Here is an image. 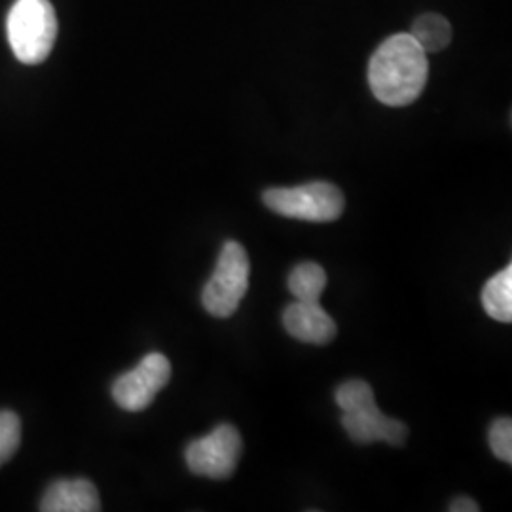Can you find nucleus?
<instances>
[{
    "label": "nucleus",
    "mask_w": 512,
    "mask_h": 512,
    "mask_svg": "<svg viewBox=\"0 0 512 512\" xmlns=\"http://www.w3.org/2000/svg\"><path fill=\"white\" fill-rule=\"evenodd\" d=\"M429 61L410 33L384 40L368 65V84L374 97L387 107H406L425 90Z\"/></svg>",
    "instance_id": "1"
},
{
    "label": "nucleus",
    "mask_w": 512,
    "mask_h": 512,
    "mask_svg": "<svg viewBox=\"0 0 512 512\" xmlns=\"http://www.w3.org/2000/svg\"><path fill=\"white\" fill-rule=\"evenodd\" d=\"M44 512H97L101 511V499L95 484L86 478L57 480L40 501Z\"/></svg>",
    "instance_id": "9"
},
{
    "label": "nucleus",
    "mask_w": 512,
    "mask_h": 512,
    "mask_svg": "<svg viewBox=\"0 0 512 512\" xmlns=\"http://www.w3.org/2000/svg\"><path fill=\"white\" fill-rule=\"evenodd\" d=\"M262 200L268 209L287 219L332 222L340 219L346 207L342 190L325 181L300 184L293 188H270Z\"/></svg>",
    "instance_id": "3"
},
{
    "label": "nucleus",
    "mask_w": 512,
    "mask_h": 512,
    "mask_svg": "<svg viewBox=\"0 0 512 512\" xmlns=\"http://www.w3.org/2000/svg\"><path fill=\"white\" fill-rule=\"evenodd\" d=\"M241 448L243 440L238 429L222 423L202 439L192 440L184 452V458L194 475L222 480L236 471Z\"/></svg>",
    "instance_id": "5"
},
{
    "label": "nucleus",
    "mask_w": 512,
    "mask_h": 512,
    "mask_svg": "<svg viewBox=\"0 0 512 512\" xmlns=\"http://www.w3.org/2000/svg\"><path fill=\"white\" fill-rule=\"evenodd\" d=\"M171 378V363L162 353H148L147 357L122 374L112 385V399L126 412H141L148 408L156 395Z\"/></svg>",
    "instance_id": "6"
},
{
    "label": "nucleus",
    "mask_w": 512,
    "mask_h": 512,
    "mask_svg": "<svg viewBox=\"0 0 512 512\" xmlns=\"http://www.w3.org/2000/svg\"><path fill=\"white\" fill-rule=\"evenodd\" d=\"M334 397H336V404L340 406L342 412H351V410H357V408H363V406H368V404L376 403L372 387H370V384L363 382V380L344 382V384L336 389Z\"/></svg>",
    "instance_id": "13"
},
{
    "label": "nucleus",
    "mask_w": 512,
    "mask_h": 512,
    "mask_svg": "<svg viewBox=\"0 0 512 512\" xmlns=\"http://www.w3.org/2000/svg\"><path fill=\"white\" fill-rule=\"evenodd\" d=\"M410 35L420 44L425 54H435L450 44L452 25L439 14H423L414 21Z\"/></svg>",
    "instance_id": "12"
},
{
    "label": "nucleus",
    "mask_w": 512,
    "mask_h": 512,
    "mask_svg": "<svg viewBox=\"0 0 512 512\" xmlns=\"http://www.w3.org/2000/svg\"><path fill=\"white\" fill-rule=\"evenodd\" d=\"M450 511L452 512H478L480 507L476 505V501L469 499V497H458L452 501L450 505Z\"/></svg>",
    "instance_id": "16"
},
{
    "label": "nucleus",
    "mask_w": 512,
    "mask_h": 512,
    "mask_svg": "<svg viewBox=\"0 0 512 512\" xmlns=\"http://www.w3.org/2000/svg\"><path fill=\"white\" fill-rule=\"evenodd\" d=\"M21 442V421L18 414L4 410L0 412V465L18 452Z\"/></svg>",
    "instance_id": "14"
},
{
    "label": "nucleus",
    "mask_w": 512,
    "mask_h": 512,
    "mask_svg": "<svg viewBox=\"0 0 512 512\" xmlns=\"http://www.w3.org/2000/svg\"><path fill=\"white\" fill-rule=\"evenodd\" d=\"M490 448L501 461H512V421L511 418H499L492 423L490 433Z\"/></svg>",
    "instance_id": "15"
},
{
    "label": "nucleus",
    "mask_w": 512,
    "mask_h": 512,
    "mask_svg": "<svg viewBox=\"0 0 512 512\" xmlns=\"http://www.w3.org/2000/svg\"><path fill=\"white\" fill-rule=\"evenodd\" d=\"M484 311L499 323L512 321V266L490 277L482 289Z\"/></svg>",
    "instance_id": "10"
},
{
    "label": "nucleus",
    "mask_w": 512,
    "mask_h": 512,
    "mask_svg": "<svg viewBox=\"0 0 512 512\" xmlns=\"http://www.w3.org/2000/svg\"><path fill=\"white\" fill-rule=\"evenodd\" d=\"M342 425L349 439L357 444L387 442L391 446H403L408 437L406 423L387 418L376 403L351 410V412H344Z\"/></svg>",
    "instance_id": "7"
},
{
    "label": "nucleus",
    "mask_w": 512,
    "mask_h": 512,
    "mask_svg": "<svg viewBox=\"0 0 512 512\" xmlns=\"http://www.w3.org/2000/svg\"><path fill=\"white\" fill-rule=\"evenodd\" d=\"M283 327L300 342L325 346L336 336V323L319 302L294 300L283 311Z\"/></svg>",
    "instance_id": "8"
},
{
    "label": "nucleus",
    "mask_w": 512,
    "mask_h": 512,
    "mask_svg": "<svg viewBox=\"0 0 512 512\" xmlns=\"http://www.w3.org/2000/svg\"><path fill=\"white\" fill-rule=\"evenodd\" d=\"M327 289V272L317 262H300L289 275V291L294 300L319 302Z\"/></svg>",
    "instance_id": "11"
},
{
    "label": "nucleus",
    "mask_w": 512,
    "mask_h": 512,
    "mask_svg": "<svg viewBox=\"0 0 512 512\" xmlns=\"http://www.w3.org/2000/svg\"><path fill=\"white\" fill-rule=\"evenodd\" d=\"M8 42L14 55L25 65H38L54 48L57 18L50 0H16L8 21Z\"/></svg>",
    "instance_id": "2"
},
{
    "label": "nucleus",
    "mask_w": 512,
    "mask_h": 512,
    "mask_svg": "<svg viewBox=\"0 0 512 512\" xmlns=\"http://www.w3.org/2000/svg\"><path fill=\"white\" fill-rule=\"evenodd\" d=\"M251 262L238 241H226L220 251L215 272L205 283L203 308L217 319H228L238 311L249 289Z\"/></svg>",
    "instance_id": "4"
}]
</instances>
